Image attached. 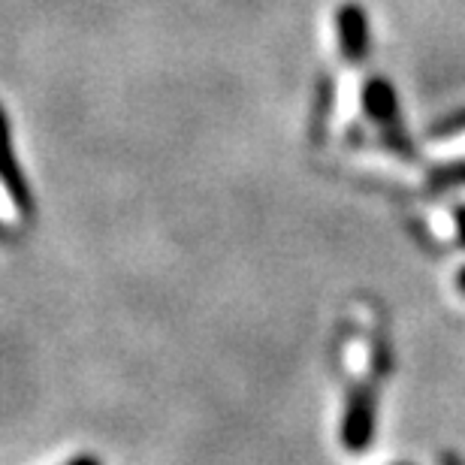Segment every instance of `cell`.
<instances>
[{"label": "cell", "instance_id": "4", "mask_svg": "<svg viewBox=\"0 0 465 465\" xmlns=\"http://www.w3.org/2000/svg\"><path fill=\"white\" fill-rule=\"evenodd\" d=\"M336 40L339 52L348 64H366L371 52V31L369 13L357 0H348L336 9Z\"/></svg>", "mask_w": 465, "mask_h": 465}, {"label": "cell", "instance_id": "7", "mask_svg": "<svg viewBox=\"0 0 465 465\" xmlns=\"http://www.w3.org/2000/svg\"><path fill=\"white\" fill-rule=\"evenodd\" d=\"M462 130H465V109H460V113H453L448 118H441L430 134L432 136H453V134H462Z\"/></svg>", "mask_w": 465, "mask_h": 465}, {"label": "cell", "instance_id": "3", "mask_svg": "<svg viewBox=\"0 0 465 465\" xmlns=\"http://www.w3.org/2000/svg\"><path fill=\"white\" fill-rule=\"evenodd\" d=\"M0 184L9 193L13 206L18 209V215L31 218L34 215V191L27 184V175L18 166V157L13 152V127H9L6 109L0 106Z\"/></svg>", "mask_w": 465, "mask_h": 465}, {"label": "cell", "instance_id": "10", "mask_svg": "<svg viewBox=\"0 0 465 465\" xmlns=\"http://www.w3.org/2000/svg\"><path fill=\"white\" fill-rule=\"evenodd\" d=\"M441 465H465V460H460L457 453H444V457H441Z\"/></svg>", "mask_w": 465, "mask_h": 465}, {"label": "cell", "instance_id": "9", "mask_svg": "<svg viewBox=\"0 0 465 465\" xmlns=\"http://www.w3.org/2000/svg\"><path fill=\"white\" fill-rule=\"evenodd\" d=\"M64 465H104L97 457H91V453H82V457H73V460H67Z\"/></svg>", "mask_w": 465, "mask_h": 465}, {"label": "cell", "instance_id": "11", "mask_svg": "<svg viewBox=\"0 0 465 465\" xmlns=\"http://www.w3.org/2000/svg\"><path fill=\"white\" fill-rule=\"evenodd\" d=\"M457 284H460V291L465 293V266L460 269V275H457Z\"/></svg>", "mask_w": 465, "mask_h": 465}, {"label": "cell", "instance_id": "1", "mask_svg": "<svg viewBox=\"0 0 465 465\" xmlns=\"http://www.w3.org/2000/svg\"><path fill=\"white\" fill-rule=\"evenodd\" d=\"M362 113H366L381 130V139L393 154H399L402 161H417V148L405 134L402 113H399V97L396 88L390 85L384 76H371L362 82Z\"/></svg>", "mask_w": 465, "mask_h": 465}, {"label": "cell", "instance_id": "8", "mask_svg": "<svg viewBox=\"0 0 465 465\" xmlns=\"http://www.w3.org/2000/svg\"><path fill=\"white\" fill-rule=\"evenodd\" d=\"M453 227H457L460 245L465 248V206H457V209H453Z\"/></svg>", "mask_w": 465, "mask_h": 465}, {"label": "cell", "instance_id": "5", "mask_svg": "<svg viewBox=\"0 0 465 465\" xmlns=\"http://www.w3.org/2000/svg\"><path fill=\"white\" fill-rule=\"evenodd\" d=\"M332 106H336V82H332L330 73H321L318 85H314V106H312V130H309L312 145H321L327 139Z\"/></svg>", "mask_w": 465, "mask_h": 465}, {"label": "cell", "instance_id": "2", "mask_svg": "<svg viewBox=\"0 0 465 465\" xmlns=\"http://www.w3.org/2000/svg\"><path fill=\"white\" fill-rule=\"evenodd\" d=\"M378 423V393L375 384H353L345 402V417H341V444L351 453H366L375 439Z\"/></svg>", "mask_w": 465, "mask_h": 465}, {"label": "cell", "instance_id": "6", "mask_svg": "<svg viewBox=\"0 0 465 465\" xmlns=\"http://www.w3.org/2000/svg\"><path fill=\"white\" fill-rule=\"evenodd\" d=\"M465 184V161H453L444 166H435L430 173V188L432 191H448V188H460Z\"/></svg>", "mask_w": 465, "mask_h": 465}]
</instances>
